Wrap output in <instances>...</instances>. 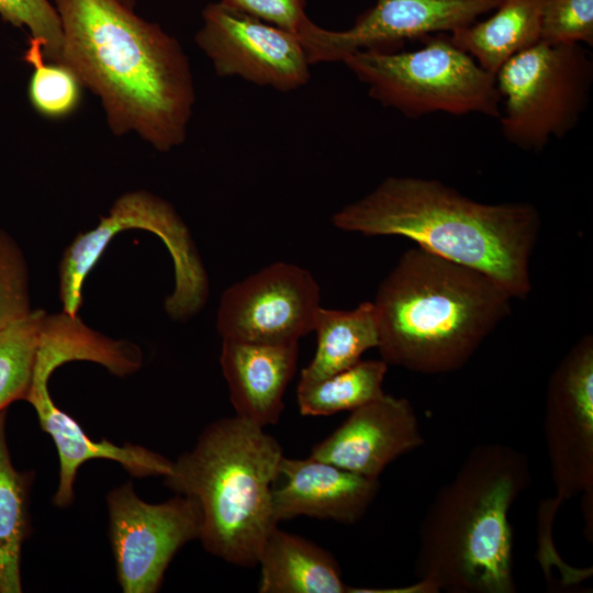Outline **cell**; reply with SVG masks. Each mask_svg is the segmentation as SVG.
<instances>
[{
  "label": "cell",
  "instance_id": "7402d4cb",
  "mask_svg": "<svg viewBox=\"0 0 593 593\" xmlns=\"http://www.w3.org/2000/svg\"><path fill=\"white\" fill-rule=\"evenodd\" d=\"M388 363L382 359L360 360L322 380L298 384L296 401L305 416H327L353 411L379 396Z\"/></svg>",
  "mask_w": 593,
  "mask_h": 593
},
{
  "label": "cell",
  "instance_id": "2e32d148",
  "mask_svg": "<svg viewBox=\"0 0 593 593\" xmlns=\"http://www.w3.org/2000/svg\"><path fill=\"white\" fill-rule=\"evenodd\" d=\"M279 475L284 483L272 490L277 523L305 515L343 524L359 522L379 492V479L363 477L315 459L286 458Z\"/></svg>",
  "mask_w": 593,
  "mask_h": 593
},
{
  "label": "cell",
  "instance_id": "6da1fadb",
  "mask_svg": "<svg viewBox=\"0 0 593 593\" xmlns=\"http://www.w3.org/2000/svg\"><path fill=\"white\" fill-rule=\"evenodd\" d=\"M60 64L100 99L115 135L136 132L159 152L183 144L195 100L178 41L122 0H54Z\"/></svg>",
  "mask_w": 593,
  "mask_h": 593
},
{
  "label": "cell",
  "instance_id": "484cf974",
  "mask_svg": "<svg viewBox=\"0 0 593 593\" xmlns=\"http://www.w3.org/2000/svg\"><path fill=\"white\" fill-rule=\"evenodd\" d=\"M0 16L15 27L27 29L30 38L42 44L45 58L59 63L61 22L55 5L48 0H0Z\"/></svg>",
  "mask_w": 593,
  "mask_h": 593
},
{
  "label": "cell",
  "instance_id": "3957f363",
  "mask_svg": "<svg viewBox=\"0 0 593 593\" xmlns=\"http://www.w3.org/2000/svg\"><path fill=\"white\" fill-rule=\"evenodd\" d=\"M532 481L528 456L473 447L419 525L415 575L434 593H514L510 512Z\"/></svg>",
  "mask_w": 593,
  "mask_h": 593
},
{
  "label": "cell",
  "instance_id": "e0dca14e",
  "mask_svg": "<svg viewBox=\"0 0 593 593\" xmlns=\"http://www.w3.org/2000/svg\"><path fill=\"white\" fill-rule=\"evenodd\" d=\"M299 342L222 339L220 363L236 416L260 427L277 424L298 362Z\"/></svg>",
  "mask_w": 593,
  "mask_h": 593
},
{
  "label": "cell",
  "instance_id": "d6986e66",
  "mask_svg": "<svg viewBox=\"0 0 593 593\" xmlns=\"http://www.w3.org/2000/svg\"><path fill=\"white\" fill-rule=\"evenodd\" d=\"M546 0H503L489 19L454 31L451 43L496 75L513 56L541 41Z\"/></svg>",
  "mask_w": 593,
  "mask_h": 593
},
{
  "label": "cell",
  "instance_id": "ffe728a7",
  "mask_svg": "<svg viewBox=\"0 0 593 593\" xmlns=\"http://www.w3.org/2000/svg\"><path fill=\"white\" fill-rule=\"evenodd\" d=\"M313 332L317 337L316 351L302 369L299 384L322 380L356 365L365 351L379 344L372 302H362L350 311L321 306Z\"/></svg>",
  "mask_w": 593,
  "mask_h": 593
},
{
  "label": "cell",
  "instance_id": "ac0fdd59",
  "mask_svg": "<svg viewBox=\"0 0 593 593\" xmlns=\"http://www.w3.org/2000/svg\"><path fill=\"white\" fill-rule=\"evenodd\" d=\"M260 593L350 592L335 558L315 544L276 526L258 556Z\"/></svg>",
  "mask_w": 593,
  "mask_h": 593
},
{
  "label": "cell",
  "instance_id": "277c9868",
  "mask_svg": "<svg viewBox=\"0 0 593 593\" xmlns=\"http://www.w3.org/2000/svg\"><path fill=\"white\" fill-rule=\"evenodd\" d=\"M512 299L479 270L410 248L372 301L381 359L425 374L459 370L511 314Z\"/></svg>",
  "mask_w": 593,
  "mask_h": 593
},
{
  "label": "cell",
  "instance_id": "ba28073f",
  "mask_svg": "<svg viewBox=\"0 0 593 593\" xmlns=\"http://www.w3.org/2000/svg\"><path fill=\"white\" fill-rule=\"evenodd\" d=\"M132 228L158 236L171 256L175 286L164 302L168 316L183 323L199 314L206 304L210 286L191 232L167 200L145 190L122 194L94 228L79 234L65 249L58 271L63 311L77 315L88 273L115 234Z\"/></svg>",
  "mask_w": 593,
  "mask_h": 593
},
{
  "label": "cell",
  "instance_id": "f1b7e54d",
  "mask_svg": "<svg viewBox=\"0 0 593 593\" xmlns=\"http://www.w3.org/2000/svg\"><path fill=\"white\" fill-rule=\"evenodd\" d=\"M125 4H127L128 7H132L134 5V0H122Z\"/></svg>",
  "mask_w": 593,
  "mask_h": 593
},
{
  "label": "cell",
  "instance_id": "cb8c5ba5",
  "mask_svg": "<svg viewBox=\"0 0 593 593\" xmlns=\"http://www.w3.org/2000/svg\"><path fill=\"white\" fill-rule=\"evenodd\" d=\"M24 60L32 65L29 99L42 116L59 120L74 113L81 102L82 83L77 75L60 63H45L42 44L29 38Z\"/></svg>",
  "mask_w": 593,
  "mask_h": 593
},
{
  "label": "cell",
  "instance_id": "5b68a950",
  "mask_svg": "<svg viewBox=\"0 0 593 593\" xmlns=\"http://www.w3.org/2000/svg\"><path fill=\"white\" fill-rule=\"evenodd\" d=\"M283 452L275 437L242 417L211 423L195 446L172 461L165 484L197 501L199 539L226 562L250 567L271 530L272 484Z\"/></svg>",
  "mask_w": 593,
  "mask_h": 593
},
{
  "label": "cell",
  "instance_id": "4fadbf2b",
  "mask_svg": "<svg viewBox=\"0 0 593 593\" xmlns=\"http://www.w3.org/2000/svg\"><path fill=\"white\" fill-rule=\"evenodd\" d=\"M503 0H376L354 25L331 31L311 21L299 34L310 65L342 61L358 51L394 52L405 41L467 27Z\"/></svg>",
  "mask_w": 593,
  "mask_h": 593
},
{
  "label": "cell",
  "instance_id": "30bf717a",
  "mask_svg": "<svg viewBox=\"0 0 593 593\" xmlns=\"http://www.w3.org/2000/svg\"><path fill=\"white\" fill-rule=\"evenodd\" d=\"M320 307V286L312 273L277 261L223 292L215 325L222 339L299 342L313 332Z\"/></svg>",
  "mask_w": 593,
  "mask_h": 593
},
{
  "label": "cell",
  "instance_id": "44dd1931",
  "mask_svg": "<svg viewBox=\"0 0 593 593\" xmlns=\"http://www.w3.org/2000/svg\"><path fill=\"white\" fill-rule=\"evenodd\" d=\"M32 474L18 471L5 437V411L0 413V593H20L22 547L30 532Z\"/></svg>",
  "mask_w": 593,
  "mask_h": 593
},
{
  "label": "cell",
  "instance_id": "9a60e30c",
  "mask_svg": "<svg viewBox=\"0 0 593 593\" xmlns=\"http://www.w3.org/2000/svg\"><path fill=\"white\" fill-rule=\"evenodd\" d=\"M423 445L411 402L383 393L350 411L337 429L312 448L311 457L379 479L391 462Z\"/></svg>",
  "mask_w": 593,
  "mask_h": 593
},
{
  "label": "cell",
  "instance_id": "d4e9b609",
  "mask_svg": "<svg viewBox=\"0 0 593 593\" xmlns=\"http://www.w3.org/2000/svg\"><path fill=\"white\" fill-rule=\"evenodd\" d=\"M32 310L26 258L18 242L0 227V328Z\"/></svg>",
  "mask_w": 593,
  "mask_h": 593
},
{
  "label": "cell",
  "instance_id": "8fae6325",
  "mask_svg": "<svg viewBox=\"0 0 593 593\" xmlns=\"http://www.w3.org/2000/svg\"><path fill=\"white\" fill-rule=\"evenodd\" d=\"M544 434L557 497L593 503V337L578 339L552 371Z\"/></svg>",
  "mask_w": 593,
  "mask_h": 593
},
{
  "label": "cell",
  "instance_id": "603a6c76",
  "mask_svg": "<svg viewBox=\"0 0 593 593\" xmlns=\"http://www.w3.org/2000/svg\"><path fill=\"white\" fill-rule=\"evenodd\" d=\"M46 313L42 309L32 310L0 328V413L12 402L25 400Z\"/></svg>",
  "mask_w": 593,
  "mask_h": 593
},
{
  "label": "cell",
  "instance_id": "5bb4252c",
  "mask_svg": "<svg viewBox=\"0 0 593 593\" xmlns=\"http://www.w3.org/2000/svg\"><path fill=\"white\" fill-rule=\"evenodd\" d=\"M49 354L37 351L30 389L25 400L36 412L41 428L53 439L59 459V477L53 503L67 507L75 500V482L79 468L91 459H108L120 463L132 477H166L172 461L143 446L115 445L107 439H91L65 411L53 401L48 381L58 368Z\"/></svg>",
  "mask_w": 593,
  "mask_h": 593
},
{
  "label": "cell",
  "instance_id": "8992f818",
  "mask_svg": "<svg viewBox=\"0 0 593 593\" xmlns=\"http://www.w3.org/2000/svg\"><path fill=\"white\" fill-rule=\"evenodd\" d=\"M413 52L358 51L342 63L369 96L406 118L432 113L501 115L495 76L455 46L445 34L426 36Z\"/></svg>",
  "mask_w": 593,
  "mask_h": 593
},
{
  "label": "cell",
  "instance_id": "83f0119b",
  "mask_svg": "<svg viewBox=\"0 0 593 593\" xmlns=\"http://www.w3.org/2000/svg\"><path fill=\"white\" fill-rule=\"evenodd\" d=\"M222 3L298 35L312 20L304 0H220Z\"/></svg>",
  "mask_w": 593,
  "mask_h": 593
},
{
  "label": "cell",
  "instance_id": "7a4b0ae2",
  "mask_svg": "<svg viewBox=\"0 0 593 593\" xmlns=\"http://www.w3.org/2000/svg\"><path fill=\"white\" fill-rule=\"evenodd\" d=\"M332 223L366 236L407 237L488 275L512 298L532 290L529 264L541 216L530 203H482L436 179L391 176L335 212Z\"/></svg>",
  "mask_w": 593,
  "mask_h": 593
},
{
  "label": "cell",
  "instance_id": "7c38bea8",
  "mask_svg": "<svg viewBox=\"0 0 593 593\" xmlns=\"http://www.w3.org/2000/svg\"><path fill=\"white\" fill-rule=\"evenodd\" d=\"M198 46L219 77H239L290 92L305 86L310 63L298 35L221 1L205 5Z\"/></svg>",
  "mask_w": 593,
  "mask_h": 593
},
{
  "label": "cell",
  "instance_id": "4316f807",
  "mask_svg": "<svg viewBox=\"0 0 593 593\" xmlns=\"http://www.w3.org/2000/svg\"><path fill=\"white\" fill-rule=\"evenodd\" d=\"M541 41L549 44L593 45V0H546Z\"/></svg>",
  "mask_w": 593,
  "mask_h": 593
},
{
  "label": "cell",
  "instance_id": "52a82bcc",
  "mask_svg": "<svg viewBox=\"0 0 593 593\" xmlns=\"http://www.w3.org/2000/svg\"><path fill=\"white\" fill-rule=\"evenodd\" d=\"M495 82L504 100L499 120L505 139L540 152L552 137L571 132L586 110L593 60L581 44L540 41L510 58Z\"/></svg>",
  "mask_w": 593,
  "mask_h": 593
},
{
  "label": "cell",
  "instance_id": "9c48e42d",
  "mask_svg": "<svg viewBox=\"0 0 593 593\" xmlns=\"http://www.w3.org/2000/svg\"><path fill=\"white\" fill-rule=\"evenodd\" d=\"M107 503L109 539L122 591L157 592L175 555L200 537L202 515L197 501L178 494L147 503L126 482L109 492Z\"/></svg>",
  "mask_w": 593,
  "mask_h": 593
}]
</instances>
